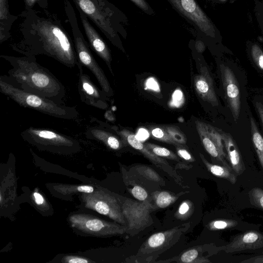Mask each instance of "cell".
I'll list each match as a JSON object with an SVG mask.
<instances>
[{
    "instance_id": "d6986e66",
    "label": "cell",
    "mask_w": 263,
    "mask_h": 263,
    "mask_svg": "<svg viewBox=\"0 0 263 263\" xmlns=\"http://www.w3.org/2000/svg\"><path fill=\"white\" fill-rule=\"evenodd\" d=\"M85 136L88 139L101 142L112 150L120 149L125 145L121 138L100 125L88 128Z\"/></svg>"
},
{
    "instance_id": "4316f807",
    "label": "cell",
    "mask_w": 263,
    "mask_h": 263,
    "mask_svg": "<svg viewBox=\"0 0 263 263\" xmlns=\"http://www.w3.org/2000/svg\"><path fill=\"white\" fill-rule=\"evenodd\" d=\"M144 144L149 150L158 157L177 161H179V158L172 151L166 148L151 143H145Z\"/></svg>"
},
{
    "instance_id": "60d3db41",
    "label": "cell",
    "mask_w": 263,
    "mask_h": 263,
    "mask_svg": "<svg viewBox=\"0 0 263 263\" xmlns=\"http://www.w3.org/2000/svg\"><path fill=\"white\" fill-rule=\"evenodd\" d=\"M33 195L34 202L36 205H41L44 204L45 199L40 193L34 192Z\"/></svg>"
},
{
    "instance_id": "7bdbcfd3",
    "label": "cell",
    "mask_w": 263,
    "mask_h": 263,
    "mask_svg": "<svg viewBox=\"0 0 263 263\" xmlns=\"http://www.w3.org/2000/svg\"><path fill=\"white\" fill-rule=\"evenodd\" d=\"M255 106L263 126V105L259 102H257Z\"/></svg>"
},
{
    "instance_id": "277c9868",
    "label": "cell",
    "mask_w": 263,
    "mask_h": 263,
    "mask_svg": "<svg viewBox=\"0 0 263 263\" xmlns=\"http://www.w3.org/2000/svg\"><path fill=\"white\" fill-rule=\"evenodd\" d=\"M64 8L71 28L78 62L92 73L102 90L107 96H112V90L108 79L90 51L88 43L85 40L79 27L74 8L68 0H65Z\"/></svg>"
},
{
    "instance_id": "603a6c76",
    "label": "cell",
    "mask_w": 263,
    "mask_h": 263,
    "mask_svg": "<svg viewBox=\"0 0 263 263\" xmlns=\"http://www.w3.org/2000/svg\"><path fill=\"white\" fill-rule=\"evenodd\" d=\"M250 123L252 142L260 164L263 169V138L252 117H250Z\"/></svg>"
},
{
    "instance_id": "836d02e7",
    "label": "cell",
    "mask_w": 263,
    "mask_h": 263,
    "mask_svg": "<svg viewBox=\"0 0 263 263\" xmlns=\"http://www.w3.org/2000/svg\"><path fill=\"white\" fill-rule=\"evenodd\" d=\"M254 2L255 17L263 36V0H255Z\"/></svg>"
},
{
    "instance_id": "ac0fdd59",
    "label": "cell",
    "mask_w": 263,
    "mask_h": 263,
    "mask_svg": "<svg viewBox=\"0 0 263 263\" xmlns=\"http://www.w3.org/2000/svg\"><path fill=\"white\" fill-rule=\"evenodd\" d=\"M116 132L125 144H128L138 151L157 167L162 168L163 166H169L165 160L153 153L132 132L127 129H123L116 130Z\"/></svg>"
},
{
    "instance_id": "ee69618b",
    "label": "cell",
    "mask_w": 263,
    "mask_h": 263,
    "mask_svg": "<svg viewBox=\"0 0 263 263\" xmlns=\"http://www.w3.org/2000/svg\"><path fill=\"white\" fill-rule=\"evenodd\" d=\"M216 1H217L218 2H224L227 1V0H216Z\"/></svg>"
},
{
    "instance_id": "f35d334b",
    "label": "cell",
    "mask_w": 263,
    "mask_h": 263,
    "mask_svg": "<svg viewBox=\"0 0 263 263\" xmlns=\"http://www.w3.org/2000/svg\"><path fill=\"white\" fill-rule=\"evenodd\" d=\"M176 151L179 157L189 162H194L195 159L191 154L185 149L182 147V145L176 146Z\"/></svg>"
},
{
    "instance_id": "d590c367",
    "label": "cell",
    "mask_w": 263,
    "mask_h": 263,
    "mask_svg": "<svg viewBox=\"0 0 263 263\" xmlns=\"http://www.w3.org/2000/svg\"><path fill=\"white\" fill-rule=\"evenodd\" d=\"M131 193L135 198L140 201L148 199L147 192L139 185L134 186L131 190Z\"/></svg>"
},
{
    "instance_id": "4fadbf2b",
    "label": "cell",
    "mask_w": 263,
    "mask_h": 263,
    "mask_svg": "<svg viewBox=\"0 0 263 263\" xmlns=\"http://www.w3.org/2000/svg\"><path fill=\"white\" fill-rule=\"evenodd\" d=\"M77 66L79 71L78 89L81 101L97 108H106V94L94 84L89 75L84 72L83 66L80 63L78 62Z\"/></svg>"
},
{
    "instance_id": "5b68a950",
    "label": "cell",
    "mask_w": 263,
    "mask_h": 263,
    "mask_svg": "<svg viewBox=\"0 0 263 263\" xmlns=\"http://www.w3.org/2000/svg\"><path fill=\"white\" fill-rule=\"evenodd\" d=\"M20 135L25 141L41 151L68 154L80 149L78 141L49 128L30 126Z\"/></svg>"
},
{
    "instance_id": "74e56055",
    "label": "cell",
    "mask_w": 263,
    "mask_h": 263,
    "mask_svg": "<svg viewBox=\"0 0 263 263\" xmlns=\"http://www.w3.org/2000/svg\"><path fill=\"white\" fill-rule=\"evenodd\" d=\"M62 262L67 263H88L91 262L88 258L77 256H66L62 258Z\"/></svg>"
},
{
    "instance_id": "8fae6325",
    "label": "cell",
    "mask_w": 263,
    "mask_h": 263,
    "mask_svg": "<svg viewBox=\"0 0 263 263\" xmlns=\"http://www.w3.org/2000/svg\"><path fill=\"white\" fill-rule=\"evenodd\" d=\"M184 16L196 25L206 35L217 38L220 35L213 22L195 0H168Z\"/></svg>"
},
{
    "instance_id": "e0dca14e",
    "label": "cell",
    "mask_w": 263,
    "mask_h": 263,
    "mask_svg": "<svg viewBox=\"0 0 263 263\" xmlns=\"http://www.w3.org/2000/svg\"><path fill=\"white\" fill-rule=\"evenodd\" d=\"M263 248V235L256 231H249L235 237L226 246V252L232 253Z\"/></svg>"
},
{
    "instance_id": "4dcf8cb0",
    "label": "cell",
    "mask_w": 263,
    "mask_h": 263,
    "mask_svg": "<svg viewBox=\"0 0 263 263\" xmlns=\"http://www.w3.org/2000/svg\"><path fill=\"white\" fill-rule=\"evenodd\" d=\"M198 251L195 249H190L184 252L180 257V261L184 263L210 262L204 258H198Z\"/></svg>"
},
{
    "instance_id": "e575fe53",
    "label": "cell",
    "mask_w": 263,
    "mask_h": 263,
    "mask_svg": "<svg viewBox=\"0 0 263 263\" xmlns=\"http://www.w3.org/2000/svg\"><path fill=\"white\" fill-rule=\"evenodd\" d=\"M192 203L189 201H185L182 202L179 207L178 210L175 214L178 218L183 219L187 217L190 214L191 211Z\"/></svg>"
},
{
    "instance_id": "ba28073f",
    "label": "cell",
    "mask_w": 263,
    "mask_h": 263,
    "mask_svg": "<svg viewBox=\"0 0 263 263\" xmlns=\"http://www.w3.org/2000/svg\"><path fill=\"white\" fill-rule=\"evenodd\" d=\"M184 223L170 230L152 235L140 247L137 256L142 261L149 262L154 256L166 251L179 239L190 227Z\"/></svg>"
},
{
    "instance_id": "1f68e13d",
    "label": "cell",
    "mask_w": 263,
    "mask_h": 263,
    "mask_svg": "<svg viewBox=\"0 0 263 263\" xmlns=\"http://www.w3.org/2000/svg\"><path fill=\"white\" fill-rule=\"evenodd\" d=\"M136 171L139 174L148 180L156 182H161L162 179L159 175L152 168L145 165H137Z\"/></svg>"
},
{
    "instance_id": "6da1fadb",
    "label": "cell",
    "mask_w": 263,
    "mask_h": 263,
    "mask_svg": "<svg viewBox=\"0 0 263 263\" xmlns=\"http://www.w3.org/2000/svg\"><path fill=\"white\" fill-rule=\"evenodd\" d=\"M29 9L20 16V39L11 43V48L25 56L44 55L72 68L78 64L74 42L61 21L51 15H40Z\"/></svg>"
},
{
    "instance_id": "d4e9b609",
    "label": "cell",
    "mask_w": 263,
    "mask_h": 263,
    "mask_svg": "<svg viewBox=\"0 0 263 263\" xmlns=\"http://www.w3.org/2000/svg\"><path fill=\"white\" fill-rule=\"evenodd\" d=\"M247 46L252 61L256 66L263 70V50L256 42L249 41Z\"/></svg>"
},
{
    "instance_id": "8992f818",
    "label": "cell",
    "mask_w": 263,
    "mask_h": 263,
    "mask_svg": "<svg viewBox=\"0 0 263 263\" xmlns=\"http://www.w3.org/2000/svg\"><path fill=\"white\" fill-rule=\"evenodd\" d=\"M68 219L73 229L89 236L106 237L121 235L126 233V226L115 221L110 222L87 214H72Z\"/></svg>"
},
{
    "instance_id": "f1b7e54d",
    "label": "cell",
    "mask_w": 263,
    "mask_h": 263,
    "mask_svg": "<svg viewBox=\"0 0 263 263\" xmlns=\"http://www.w3.org/2000/svg\"><path fill=\"white\" fill-rule=\"evenodd\" d=\"M164 127L172 139L176 143L177 146L186 144V137L179 127L174 125L164 126Z\"/></svg>"
},
{
    "instance_id": "f546056e",
    "label": "cell",
    "mask_w": 263,
    "mask_h": 263,
    "mask_svg": "<svg viewBox=\"0 0 263 263\" xmlns=\"http://www.w3.org/2000/svg\"><path fill=\"white\" fill-rule=\"evenodd\" d=\"M237 223V221L232 219H218L210 222L208 228L211 231H217L236 227Z\"/></svg>"
},
{
    "instance_id": "3957f363",
    "label": "cell",
    "mask_w": 263,
    "mask_h": 263,
    "mask_svg": "<svg viewBox=\"0 0 263 263\" xmlns=\"http://www.w3.org/2000/svg\"><path fill=\"white\" fill-rule=\"evenodd\" d=\"M0 92L20 106L34 109L42 114L62 119L73 120L79 112L74 106L59 104L36 94L25 91L0 77Z\"/></svg>"
},
{
    "instance_id": "52a82bcc",
    "label": "cell",
    "mask_w": 263,
    "mask_h": 263,
    "mask_svg": "<svg viewBox=\"0 0 263 263\" xmlns=\"http://www.w3.org/2000/svg\"><path fill=\"white\" fill-rule=\"evenodd\" d=\"M72 1L111 42H115L116 34L112 22L115 12L106 0Z\"/></svg>"
},
{
    "instance_id": "484cf974",
    "label": "cell",
    "mask_w": 263,
    "mask_h": 263,
    "mask_svg": "<svg viewBox=\"0 0 263 263\" xmlns=\"http://www.w3.org/2000/svg\"><path fill=\"white\" fill-rule=\"evenodd\" d=\"M151 136L159 141L177 146L176 143L172 139L166 131L164 126L151 125L148 127Z\"/></svg>"
},
{
    "instance_id": "ab89813d",
    "label": "cell",
    "mask_w": 263,
    "mask_h": 263,
    "mask_svg": "<svg viewBox=\"0 0 263 263\" xmlns=\"http://www.w3.org/2000/svg\"><path fill=\"white\" fill-rule=\"evenodd\" d=\"M241 263H263V252L261 255L242 260Z\"/></svg>"
},
{
    "instance_id": "7c38bea8",
    "label": "cell",
    "mask_w": 263,
    "mask_h": 263,
    "mask_svg": "<svg viewBox=\"0 0 263 263\" xmlns=\"http://www.w3.org/2000/svg\"><path fill=\"white\" fill-rule=\"evenodd\" d=\"M195 126L206 151L223 165L231 168L226 160L227 157L223 150L224 145L220 130L201 121H196Z\"/></svg>"
},
{
    "instance_id": "9a60e30c",
    "label": "cell",
    "mask_w": 263,
    "mask_h": 263,
    "mask_svg": "<svg viewBox=\"0 0 263 263\" xmlns=\"http://www.w3.org/2000/svg\"><path fill=\"white\" fill-rule=\"evenodd\" d=\"M76 8L79 11L81 22L90 48L105 62L110 71L113 74L111 66L112 58L108 46L90 23L88 17L80 8Z\"/></svg>"
},
{
    "instance_id": "7402d4cb",
    "label": "cell",
    "mask_w": 263,
    "mask_h": 263,
    "mask_svg": "<svg viewBox=\"0 0 263 263\" xmlns=\"http://www.w3.org/2000/svg\"><path fill=\"white\" fill-rule=\"evenodd\" d=\"M200 157L208 170L217 177L225 179L232 184L236 182V176L233 173L232 168L224 165L221 166L210 163L201 153Z\"/></svg>"
},
{
    "instance_id": "d6a6232c",
    "label": "cell",
    "mask_w": 263,
    "mask_h": 263,
    "mask_svg": "<svg viewBox=\"0 0 263 263\" xmlns=\"http://www.w3.org/2000/svg\"><path fill=\"white\" fill-rule=\"evenodd\" d=\"M250 203L254 206L263 210V190L254 187L249 192Z\"/></svg>"
},
{
    "instance_id": "5bb4252c",
    "label": "cell",
    "mask_w": 263,
    "mask_h": 263,
    "mask_svg": "<svg viewBox=\"0 0 263 263\" xmlns=\"http://www.w3.org/2000/svg\"><path fill=\"white\" fill-rule=\"evenodd\" d=\"M220 72L224 97L235 121L239 119L240 95L239 84L233 71L224 64L220 65Z\"/></svg>"
},
{
    "instance_id": "7a4b0ae2",
    "label": "cell",
    "mask_w": 263,
    "mask_h": 263,
    "mask_svg": "<svg viewBox=\"0 0 263 263\" xmlns=\"http://www.w3.org/2000/svg\"><path fill=\"white\" fill-rule=\"evenodd\" d=\"M12 68L1 77L25 91L37 95L63 105L66 90L63 84L47 68L36 62L35 56L1 55Z\"/></svg>"
},
{
    "instance_id": "44dd1931",
    "label": "cell",
    "mask_w": 263,
    "mask_h": 263,
    "mask_svg": "<svg viewBox=\"0 0 263 263\" xmlns=\"http://www.w3.org/2000/svg\"><path fill=\"white\" fill-rule=\"evenodd\" d=\"M18 16L10 14L8 0H0V43L6 41L10 37V30Z\"/></svg>"
},
{
    "instance_id": "83f0119b",
    "label": "cell",
    "mask_w": 263,
    "mask_h": 263,
    "mask_svg": "<svg viewBox=\"0 0 263 263\" xmlns=\"http://www.w3.org/2000/svg\"><path fill=\"white\" fill-rule=\"evenodd\" d=\"M177 198L166 191L157 192L154 195L156 204L159 208L167 207L174 202Z\"/></svg>"
},
{
    "instance_id": "9c48e42d",
    "label": "cell",
    "mask_w": 263,
    "mask_h": 263,
    "mask_svg": "<svg viewBox=\"0 0 263 263\" xmlns=\"http://www.w3.org/2000/svg\"><path fill=\"white\" fill-rule=\"evenodd\" d=\"M81 198L84 206L107 216L114 221L127 226L119 201L113 196L101 189L92 193H82Z\"/></svg>"
},
{
    "instance_id": "8d00e7d4",
    "label": "cell",
    "mask_w": 263,
    "mask_h": 263,
    "mask_svg": "<svg viewBox=\"0 0 263 263\" xmlns=\"http://www.w3.org/2000/svg\"><path fill=\"white\" fill-rule=\"evenodd\" d=\"M25 5V9H33L35 5L45 9L48 6V0H24Z\"/></svg>"
},
{
    "instance_id": "cb8c5ba5",
    "label": "cell",
    "mask_w": 263,
    "mask_h": 263,
    "mask_svg": "<svg viewBox=\"0 0 263 263\" xmlns=\"http://www.w3.org/2000/svg\"><path fill=\"white\" fill-rule=\"evenodd\" d=\"M54 189L58 193L63 195H69L78 193H92L95 191L94 187L89 185H64L54 186Z\"/></svg>"
},
{
    "instance_id": "2e32d148",
    "label": "cell",
    "mask_w": 263,
    "mask_h": 263,
    "mask_svg": "<svg viewBox=\"0 0 263 263\" xmlns=\"http://www.w3.org/2000/svg\"><path fill=\"white\" fill-rule=\"evenodd\" d=\"M195 89L198 96L212 106H218L219 102L214 89L213 80L208 68L203 66L194 79Z\"/></svg>"
},
{
    "instance_id": "30bf717a",
    "label": "cell",
    "mask_w": 263,
    "mask_h": 263,
    "mask_svg": "<svg viewBox=\"0 0 263 263\" xmlns=\"http://www.w3.org/2000/svg\"><path fill=\"white\" fill-rule=\"evenodd\" d=\"M121 208L127 223V233L133 236L152 223L150 213L154 208L149 199L138 202L126 198Z\"/></svg>"
},
{
    "instance_id": "b9f144b4",
    "label": "cell",
    "mask_w": 263,
    "mask_h": 263,
    "mask_svg": "<svg viewBox=\"0 0 263 263\" xmlns=\"http://www.w3.org/2000/svg\"><path fill=\"white\" fill-rule=\"evenodd\" d=\"M142 10L147 11L149 10L148 6L144 0H131Z\"/></svg>"
},
{
    "instance_id": "ffe728a7",
    "label": "cell",
    "mask_w": 263,
    "mask_h": 263,
    "mask_svg": "<svg viewBox=\"0 0 263 263\" xmlns=\"http://www.w3.org/2000/svg\"><path fill=\"white\" fill-rule=\"evenodd\" d=\"M227 152V159L233 171L237 175L242 174L246 168L239 149L232 136L229 133L220 130Z\"/></svg>"
}]
</instances>
